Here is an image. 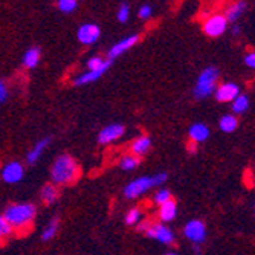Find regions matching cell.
Segmentation results:
<instances>
[{
  "label": "cell",
  "mask_w": 255,
  "mask_h": 255,
  "mask_svg": "<svg viewBox=\"0 0 255 255\" xmlns=\"http://www.w3.org/2000/svg\"><path fill=\"white\" fill-rule=\"evenodd\" d=\"M81 176V168L72 154H60L55 157L51 167V182L57 187H69L74 185Z\"/></svg>",
  "instance_id": "6da1fadb"
},
{
  "label": "cell",
  "mask_w": 255,
  "mask_h": 255,
  "mask_svg": "<svg viewBox=\"0 0 255 255\" xmlns=\"http://www.w3.org/2000/svg\"><path fill=\"white\" fill-rule=\"evenodd\" d=\"M3 217L8 220V223L12 226L14 231L26 233L37 217V206L31 202L11 203L5 208Z\"/></svg>",
  "instance_id": "7a4b0ae2"
},
{
  "label": "cell",
  "mask_w": 255,
  "mask_h": 255,
  "mask_svg": "<svg viewBox=\"0 0 255 255\" xmlns=\"http://www.w3.org/2000/svg\"><path fill=\"white\" fill-rule=\"evenodd\" d=\"M168 179L167 173H157L154 176H142V177H137L131 182H128L124 188V197L128 200L137 199L141 197L142 194H145L147 191L159 187V185L165 183Z\"/></svg>",
  "instance_id": "3957f363"
},
{
  "label": "cell",
  "mask_w": 255,
  "mask_h": 255,
  "mask_svg": "<svg viewBox=\"0 0 255 255\" xmlns=\"http://www.w3.org/2000/svg\"><path fill=\"white\" fill-rule=\"evenodd\" d=\"M217 80H219V69L216 66H208L200 72L196 86L193 89V95L196 100H205L214 94L217 89Z\"/></svg>",
  "instance_id": "277c9868"
},
{
  "label": "cell",
  "mask_w": 255,
  "mask_h": 255,
  "mask_svg": "<svg viewBox=\"0 0 255 255\" xmlns=\"http://www.w3.org/2000/svg\"><path fill=\"white\" fill-rule=\"evenodd\" d=\"M228 20L223 14H214L211 17H208L205 21H203V32L208 35V37H220L226 32L228 29Z\"/></svg>",
  "instance_id": "5b68a950"
},
{
  "label": "cell",
  "mask_w": 255,
  "mask_h": 255,
  "mask_svg": "<svg viewBox=\"0 0 255 255\" xmlns=\"http://www.w3.org/2000/svg\"><path fill=\"white\" fill-rule=\"evenodd\" d=\"M0 177L9 185L18 183L25 177V167H23V164L18 160H9L2 167V170H0Z\"/></svg>",
  "instance_id": "8992f818"
},
{
  "label": "cell",
  "mask_w": 255,
  "mask_h": 255,
  "mask_svg": "<svg viewBox=\"0 0 255 255\" xmlns=\"http://www.w3.org/2000/svg\"><path fill=\"white\" fill-rule=\"evenodd\" d=\"M139 38H141V35H139V34H131V35L124 37L123 40L117 41L107 51V60L113 61V60H117L118 57H121L123 54L128 52L131 48H134V44H137Z\"/></svg>",
  "instance_id": "52a82bcc"
},
{
  "label": "cell",
  "mask_w": 255,
  "mask_h": 255,
  "mask_svg": "<svg viewBox=\"0 0 255 255\" xmlns=\"http://www.w3.org/2000/svg\"><path fill=\"white\" fill-rule=\"evenodd\" d=\"M101 37V28L97 23H83L77 31V38L81 44L90 46L95 44Z\"/></svg>",
  "instance_id": "ba28073f"
},
{
  "label": "cell",
  "mask_w": 255,
  "mask_h": 255,
  "mask_svg": "<svg viewBox=\"0 0 255 255\" xmlns=\"http://www.w3.org/2000/svg\"><path fill=\"white\" fill-rule=\"evenodd\" d=\"M145 234L162 245H171L174 242V233L165 223H151Z\"/></svg>",
  "instance_id": "9c48e42d"
},
{
  "label": "cell",
  "mask_w": 255,
  "mask_h": 255,
  "mask_svg": "<svg viewBox=\"0 0 255 255\" xmlns=\"http://www.w3.org/2000/svg\"><path fill=\"white\" fill-rule=\"evenodd\" d=\"M126 133V127L120 123H113L106 126L104 128L100 130L98 133V142L101 145H109L112 142H117L120 137H123V134Z\"/></svg>",
  "instance_id": "30bf717a"
},
{
  "label": "cell",
  "mask_w": 255,
  "mask_h": 255,
  "mask_svg": "<svg viewBox=\"0 0 255 255\" xmlns=\"http://www.w3.org/2000/svg\"><path fill=\"white\" fill-rule=\"evenodd\" d=\"M183 236L194 245H200L206 239V226L202 220H190L183 228Z\"/></svg>",
  "instance_id": "8fae6325"
},
{
  "label": "cell",
  "mask_w": 255,
  "mask_h": 255,
  "mask_svg": "<svg viewBox=\"0 0 255 255\" xmlns=\"http://www.w3.org/2000/svg\"><path fill=\"white\" fill-rule=\"evenodd\" d=\"M214 95L220 103H233L240 95V87L236 83H223L216 89Z\"/></svg>",
  "instance_id": "7c38bea8"
},
{
  "label": "cell",
  "mask_w": 255,
  "mask_h": 255,
  "mask_svg": "<svg viewBox=\"0 0 255 255\" xmlns=\"http://www.w3.org/2000/svg\"><path fill=\"white\" fill-rule=\"evenodd\" d=\"M112 63H113V61L107 60L106 64H104L103 67L97 69V71H87V72H83L81 75H78V77L74 78V84H75V86H87V84H92V83L98 81V80L109 71V69H110Z\"/></svg>",
  "instance_id": "4fadbf2b"
},
{
  "label": "cell",
  "mask_w": 255,
  "mask_h": 255,
  "mask_svg": "<svg viewBox=\"0 0 255 255\" xmlns=\"http://www.w3.org/2000/svg\"><path fill=\"white\" fill-rule=\"evenodd\" d=\"M52 142V137L51 136H46V137H41L38 141L32 145V148L28 151L26 154V164L28 165H34L40 160V157L43 156V153L46 151V148L49 147V144Z\"/></svg>",
  "instance_id": "5bb4252c"
},
{
  "label": "cell",
  "mask_w": 255,
  "mask_h": 255,
  "mask_svg": "<svg viewBox=\"0 0 255 255\" xmlns=\"http://www.w3.org/2000/svg\"><path fill=\"white\" fill-rule=\"evenodd\" d=\"M246 9H248V3L245 2V0H237V2H234L225 12L228 23H233L234 25V23L246 12Z\"/></svg>",
  "instance_id": "9a60e30c"
},
{
  "label": "cell",
  "mask_w": 255,
  "mask_h": 255,
  "mask_svg": "<svg viewBox=\"0 0 255 255\" xmlns=\"http://www.w3.org/2000/svg\"><path fill=\"white\" fill-rule=\"evenodd\" d=\"M40 60H41V49L38 48V46H32V48H29L25 54H23L21 64L26 69H34L38 66Z\"/></svg>",
  "instance_id": "2e32d148"
},
{
  "label": "cell",
  "mask_w": 255,
  "mask_h": 255,
  "mask_svg": "<svg viewBox=\"0 0 255 255\" xmlns=\"http://www.w3.org/2000/svg\"><path fill=\"white\" fill-rule=\"evenodd\" d=\"M176 216H177V205L173 199L159 206V219L162 223L173 222L176 219Z\"/></svg>",
  "instance_id": "e0dca14e"
},
{
  "label": "cell",
  "mask_w": 255,
  "mask_h": 255,
  "mask_svg": "<svg viewBox=\"0 0 255 255\" xmlns=\"http://www.w3.org/2000/svg\"><path fill=\"white\" fill-rule=\"evenodd\" d=\"M60 197V190L54 183H46L40 191V199L44 205H54Z\"/></svg>",
  "instance_id": "ac0fdd59"
},
{
  "label": "cell",
  "mask_w": 255,
  "mask_h": 255,
  "mask_svg": "<svg viewBox=\"0 0 255 255\" xmlns=\"http://www.w3.org/2000/svg\"><path fill=\"white\" fill-rule=\"evenodd\" d=\"M151 148V139L148 136H139L131 142V154L134 156H142Z\"/></svg>",
  "instance_id": "d6986e66"
},
{
  "label": "cell",
  "mask_w": 255,
  "mask_h": 255,
  "mask_svg": "<svg viewBox=\"0 0 255 255\" xmlns=\"http://www.w3.org/2000/svg\"><path fill=\"white\" fill-rule=\"evenodd\" d=\"M190 137L193 142H203L210 137V128H208L203 123H196L190 127Z\"/></svg>",
  "instance_id": "ffe728a7"
},
{
  "label": "cell",
  "mask_w": 255,
  "mask_h": 255,
  "mask_svg": "<svg viewBox=\"0 0 255 255\" xmlns=\"http://www.w3.org/2000/svg\"><path fill=\"white\" fill-rule=\"evenodd\" d=\"M58 229H60V219H58V216H55L48 223H46V226L43 228V231H41V240L43 242H51L57 236Z\"/></svg>",
  "instance_id": "44dd1931"
},
{
  "label": "cell",
  "mask_w": 255,
  "mask_h": 255,
  "mask_svg": "<svg viewBox=\"0 0 255 255\" xmlns=\"http://www.w3.org/2000/svg\"><path fill=\"white\" fill-rule=\"evenodd\" d=\"M219 127L225 133H233L239 127V120H237L236 115H233V113H231V115H223V117L220 118V121H219Z\"/></svg>",
  "instance_id": "7402d4cb"
},
{
  "label": "cell",
  "mask_w": 255,
  "mask_h": 255,
  "mask_svg": "<svg viewBox=\"0 0 255 255\" xmlns=\"http://www.w3.org/2000/svg\"><path fill=\"white\" fill-rule=\"evenodd\" d=\"M248 109H249V97L240 94L233 101V112H234V115H240V113H245Z\"/></svg>",
  "instance_id": "603a6c76"
},
{
  "label": "cell",
  "mask_w": 255,
  "mask_h": 255,
  "mask_svg": "<svg viewBox=\"0 0 255 255\" xmlns=\"http://www.w3.org/2000/svg\"><path fill=\"white\" fill-rule=\"evenodd\" d=\"M144 220V216H142V211L139 210V208H131V210L127 211L126 214V223L128 226H136L137 223H141Z\"/></svg>",
  "instance_id": "cb8c5ba5"
},
{
  "label": "cell",
  "mask_w": 255,
  "mask_h": 255,
  "mask_svg": "<svg viewBox=\"0 0 255 255\" xmlns=\"http://www.w3.org/2000/svg\"><path fill=\"white\" fill-rule=\"evenodd\" d=\"M137 165H139V157L134 156V154H126V156H123V159L120 160V167H121V170H124V171H131V170H134Z\"/></svg>",
  "instance_id": "d4e9b609"
},
{
  "label": "cell",
  "mask_w": 255,
  "mask_h": 255,
  "mask_svg": "<svg viewBox=\"0 0 255 255\" xmlns=\"http://www.w3.org/2000/svg\"><path fill=\"white\" fill-rule=\"evenodd\" d=\"M57 8L63 14H72L78 8V0H57Z\"/></svg>",
  "instance_id": "484cf974"
},
{
  "label": "cell",
  "mask_w": 255,
  "mask_h": 255,
  "mask_svg": "<svg viewBox=\"0 0 255 255\" xmlns=\"http://www.w3.org/2000/svg\"><path fill=\"white\" fill-rule=\"evenodd\" d=\"M14 233L12 226L8 223V220L3 217V214H0V242L6 240L8 237H11Z\"/></svg>",
  "instance_id": "4316f807"
},
{
  "label": "cell",
  "mask_w": 255,
  "mask_h": 255,
  "mask_svg": "<svg viewBox=\"0 0 255 255\" xmlns=\"http://www.w3.org/2000/svg\"><path fill=\"white\" fill-rule=\"evenodd\" d=\"M153 200H154V203L159 205V206H160V205H164V203H167L168 200H171V191L167 190V188H160L159 191H156Z\"/></svg>",
  "instance_id": "83f0119b"
},
{
  "label": "cell",
  "mask_w": 255,
  "mask_h": 255,
  "mask_svg": "<svg viewBox=\"0 0 255 255\" xmlns=\"http://www.w3.org/2000/svg\"><path fill=\"white\" fill-rule=\"evenodd\" d=\"M106 61H107V58H103L100 55H95V57H90L87 60L86 67H87V71H97V69H100V67H103L106 64Z\"/></svg>",
  "instance_id": "f1b7e54d"
},
{
  "label": "cell",
  "mask_w": 255,
  "mask_h": 255,
  "mask_svg": "<svg viewBox=\"0 0 255 255\" xmlns=\"http://www.w3.org/2000/svg\"><path fill=\"white\" fill-rule=\"evenodd\" d=\"M117 18H118V21H120V23H126V21H128V18H130V5H128V3L123 2V3L118 6Z\"/></svg>",
  "instance_id": "f546056e"
},
{
  "label": "cell",
  "mask_w": 255,
  "mask_h": 255,
  "mask_svg": "<svg viewBox=\"0 0 255 255\" xmlns=\"http://www.w3.org/2000/svg\"><path fill=\"white\" fill-rule=\"evenodd\" d=\"M9 98V89H8V84L5 80L0 78V104L6 103Z\"/></svg>",
  "instance_id": "4dcf8cb0"
},
{
  "label": "cell",
  "mask_w": 255,
  "mask_h": 255,
  "mask_svg": "<svg viewBox=\"0 0 255 255\" xmlns=\"http://www.w3.org/2000/svg\"><path fill=\"white\" fill-rule=\"evenodd\" d=\"M151 14H153V6L148 5V3L142 5L141 8H139V11H137V17L141 18V20H148L151 17Z\"/></svg>",
  "instance_id": "1f68e13d"
},
{
  "label": "cell",
  "mask_w": 255,
  "mask_h": 255,
  "mask_svg": "<svg viewBox=\"0 0 255 255\" xmlns=\"http://www.w3.org/2000/svg\"><path fill=\"white\" fill-rule=\"evenodd\" d=\"M245 64L251 69H255V51L249 52L246 57H245Z\"/></svg>",
  "instance_id": "d6a6232c"
},
{
  "label": "cell",
  "mask_w": 255,
  "mask_h": 255,
  "mask_svg": "<svg viewBox=\"0 0 255 255\" xmlns=\"http://www.w3.org/2000/svg\"><path fill=\"white\" fill-rule=\"evenodd\" d=\"M240 32H242V28L234 23V25H233V35H240Z\"/></svg>",
  "instance_id": "836d02e7"
},
{
  "label": "cell",
  "mask_w": 255,
  "mask_h": 255,
  "mask_svg": "<svg viewBox=\"0 0 255 255\" xmlns=\"http://www.w3.org/2000/svg\"><path fill=\"white\" fill-rule=\"evenodd\" d=\"M164 255H177L176 252H167V254H164Z\"/></svg>",
  "instance_id": "e575fe53"
},
{
  "label": "cell",
  "mask_w": 255,
  "mask_h": 255,
  "mask_svg": "<svg viewBox=\"0 0 255 255\" xmlns=\"http://www.w3.org/2000/svg\"><path fill=\"white\" fill-rule=\"evenodd\" d=\"M254 210H255V208H254Z\"/></svg>",
  "instance_id": "d590c367"
}]
</instances>
